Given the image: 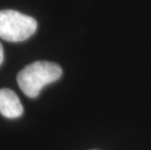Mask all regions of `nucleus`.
<instances>
[{
  "instance_id": "nucleus-1",
  "label": "nucleus",
  "mask_w": 151,
  "mask_h": 150,
  "mask_svg": "<svg viewBox=\"0 0 151 150\" xmlns=\"http://www.w3.org/2000/svg\"><path fill=\"white\" fill-rule=\"evenodd\" d=\"M62 67L50 62H34L22 68L17 76V82L22 93L28 98H36L48 84L59 80Z\"/></svg>"
},
{
  "instance_id": "nucleus-2",
  "label": "nucleus",
  "mask_w": 151,
  "mask_h": 150,
  "mask_svg": "<svg viewBox=\"0 0 151 150\" xmlns=\"http://www.w3.org/2000/svg\"><path fill=\"white\" fill-rule=\"evenodd\" d=\"M37 28L33 18L14 10L0 11V37L10 42L29 38Z\"/></svg>"
},
{
  "instance_id": "nucleus-3",
  "label": "nucleus",
  "mask_w": 151,
  "mask_h": 150,
  "mask_svg": "<svg viewBox=\"0 0 151 150\" xmlns=\"http://www.w3.org/2000/svg\"><path fill=\"white\" fill-rule=\"evenodd\" d=\"M24 112V107L20 98L14 91L4 88L0 90V113L6 118L14 119L20 117Z\"/></svg>"
},
{
  "instance_id": "nucleus-4",
  "label": "nucleus",
  "mask_w": 151,
  "mask_h": 150,
  "mask_svg": "<svg viewBox=\"0 0 151 150\" xmlns=\"http://www.w3.org/2000/svg\"><path fill=\"white\" fill-rule=\"evenodd\" d=\"M3 60H4V54H3V47L0 43V65L3 62Z\"/></svg>"
}]
</instances>
